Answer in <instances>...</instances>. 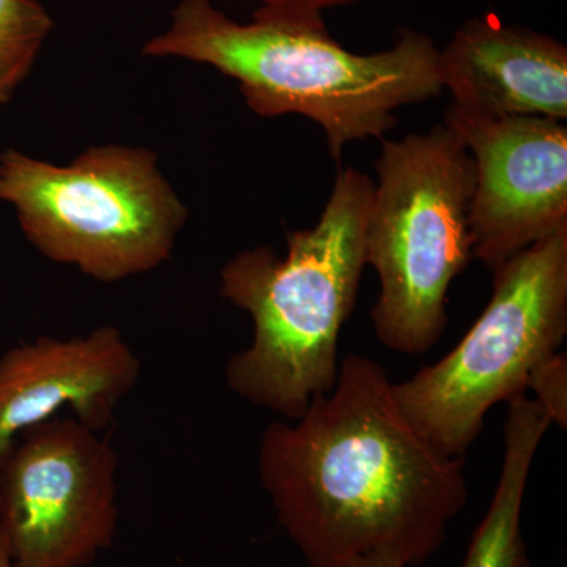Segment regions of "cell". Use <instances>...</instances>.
Instances as JSON below:
<instances>
[{
    "mask_svg": "<svg viewBox=\"0 0 567 567\" xmlns=\"http://www.w3.org/2000/svg\"><path fill=\"white\" fill-rule=\"evenodd\" d=\"M393 386L377 361L349 354L333 390L265 429L260 483L308 567L380 554L424 565L466 505L464 458L416 431Z\"/></svg>",
    "mask_w": 567,
    "mask_h": 567,
    "instance_id": "obj_1",
    "label": "cell"
},
{
    "mask_svg": "<svg viewBox=\"0 0 567 567\" xmlns=\"http://www.w3.org/2000/svg\"><path fill=\"white\" fill-rule=\"evenodd\" d=\"M365 234L380 281L371 319L380 344L423 354L442 339L451 284L473 259L475 163L446 123L382 140Z\"/></svg>",
    "mask_w": 567,
    "mask_h": 567,
    "instance_id": "obj_4",
    "label": "cell"
},
{
    "mask_svg": "<svg viewBox=\"0 0 567 567\" xmlns=\"http://www.w3.org/2000/svg\"><path fill=\"white\" fill-rule=\"evenodd\" d=\"M346 567H406L404 563L391 555L380 554L371 557L358 558Z\"/></svg>",
    "mask_w": 567,
    "mask_h": 567,
    "instance_id": "obj_15",
    "label": "cell"
},
{
    "mask_svg": "<svg viewBox=\"0 0 567 567\" xmlns=\"http://www.w3.org/2000/svg\"><path fill=\"white\" fill-rule=\"evenodd\" d=\"M142 52L221 71L262 117L311 118L336 162L350 142L383 140L399 107L443 91L440 50L431 37L402 31L390 50L354 54L330 35L319 11L262 6L241 24L212 0H181L167 31Z\"/></svg>",
    "mask_w": 567,
    "mask_h": 567,
    "instance_id": "obj_2",
    "label": "cell"
},
{
    "mask_svg": "<svg viewBox=\"0 0 567 567\" xmlns=\"http://www.w3.org/2000/svg\"><path fill=\"white\" fill-rule=\"evenodd\" d=\"M0 567H17L14 566L13 559H11L9 550H7L6 544L0 539Z\"/></svg>",
    "mask_w": 567,
    "mask_h": 567,
    "instance_id": "obj_16",
    "label": "cell"
},
{
    "mask_svg": "<svg viewBox=\"0 0 567 567\" xmlns=\"http://www.w3.org/2000/svg\"><path fill=\"white\" fill-rule=\"evenodd\" d=\"M52 28L37 0H0V104L10 102L29 76Z\"/></svg>",
    "mask_w": 567,
    "mask_h": 567,
    "instance_id": "obj_12",
    "label": "cell"
},
{
    "mask_svg": "<svg viewBox=\"0 0 567 567\" xmlns=\"http://www.w3.org/2000/svg\"><path fill=\"white\" fill-rule=\"evenodd\" d=\"M264 7H274V9L308 10L319 11L333 9V7L349 6L354 0H260Z\"/></svg>",
    "mask_w": 567,
    "mask_h": 567,
    "instance_id": "obj_14",
    "label": "cell"
},
{
    "mask_svg": "<svg viewBox=\"0 0 567 567\" xmlns=\"http://www.w3.org/2000/svg\"><path fill=\"white\" fill-rule=\"evenodd\" d=\"M118 457L69 417L29 429L0 468V539L17 567H89L121 522Z\"/></svg>",
    "mask_w": 567,
    "mask_h": 567,
    "instance_id": "obj_7",
    "label": "cell"
},
{
    "mask_svg": "<svg viewBox=\"0 0 567 567\" xmlns=\"http://www.w3.org/2000/svg\"><path fill=\"white\" fill-rule=\"evenodd\" d=\"M445 123L475 163L473 259L496 270L567 226V126L547 117L488 118L451 106Z\"/></svg>",
    "mask_w": 567,
    "mask_h": 567,
    "instance_id": "obj_8",
    "label": "cell"
},
{
    "mask_svg": "<svg viewBox=\"0 0 567 567\" xmlns=\"http://www.w3.org/2000/svg\"><path fill=\"white\" fill-rule=\"evenodd\" d=\"M141 375V361L118 328L76 338H43L0 354V468L20 436L69 409L103 432Z\"/></svg>",
    "mask_w": 567,
    "mask_h": 567,
    "instance_id": "obj_9",
    "label": "cell"
},
{
    "mask_svg": "<svg viewBox=\"0 0 567 567\" xmlns=\"http://www.w3.org/2000/svg\"><path fill=\"white\" fill-rule=\"evenodd\" d=\"M527 390L536 394L551 424L567 427V357L557 352L536 365L529 374Z\"/></svg>",
    "mask_w": 567,
    "mask_h": 567,
    "instance_id": "obj_13",
    "label": "cell"
},
{
    "mask_svg": "<svg viewBox=\"0 0 567 567\" xmlns=\"http://www.w3.org/2000/svg\"><path fill=\"white\" fill-rule=\"evenodd\" d=\"M374 183L339 171L319 221L271 248L237 254L221 270V295L251 316V344L230 358L226 382L238 398L284 420H298L312 399L333 390L338 344L354 308L365 260Z\"/></svg>",
    "mask_w": 567,
    "mask_h": 567,
    "instance_id": "obj_3",
    "label": "cell"
},
{
    "mask_svg": "<svg viewBox=\"0 0 567 567\" xmlns=\"http://www.w3.org/2000/svg\"><path fill=\"white\" fill-rule=\"evenodd\" d=\"M0 203L44 257L103 282L169 259L185 205L147 148H89L66 166L0 153Z\"/></svg>",
    "mask_w": 567,
    "mask_h": 567,
    "instance_id": "obj_5",
    "label": "cell"
},
{
    "mask_svg": "<svg viewBox=\"0 0 567 567\" xmlns=\"http://www.w3.org/2000/svg\"><path fill=\"white\" fill-rule=\"evenodd\" d=\"M454 107L488 118L567 117V48L496 17L466 21L440 50Z\"/></svg>",
    "mask_w": 567,
    "mask_h": 567,
    "instance_id": "obj_10",
    "label": "cell"
},
{
    "mask_svg": "<svg viewBox=\"0 0 567 567\" xmlns=\"http://www.w3.org/2000/svg\"><path fill=\"white\" fill-rule=\"evenodd\" d=\"M494 292L458 344L394 383L395 401L443 456L464 458L499 402L527 393L529 374L567 334V226L494 270Z\"/></svg>",
    "mask_w": 567,
    "mask_h": 567,
    "instance_id": "obj_6",
    "label": "cell"
},
{
    "mask_svg": "<svg viewBox=\"0 0 567 567\" xmlns=\"http://www.w3.org/2000/svg\"><path fill=\"white\" fill-rule=\"evenodd\" d=\"M550 425L543 406L527 393L507 401L498 484L461 567H533L522 532V509L533 462Z\"/></svg>",
    "mask_w": 567,
    "mask_h": 567,
    "instance_id": "obj_11",
    "label": "cell"
}]
</instances>
